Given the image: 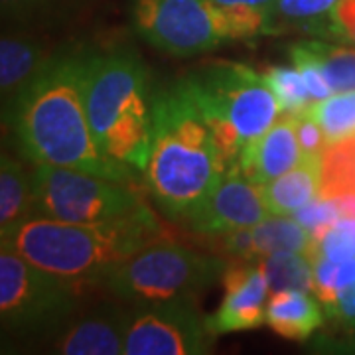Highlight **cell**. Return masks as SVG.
<instances>
[{"label":"cell","mask_w":355,"mask_h":355,"mask_svg":"<svg viewBox=\"0 0 355 355\" xmlns=\"http://www.w3.org/2000/svg\"><path fill=\"white\" fill-rule=\"evenodd\" d=\"M223 298L207 326L214 336L249 331L266 324L268 280L261 261L235 259L223 272Z\"/></svg>","instance_id":"7c38bea8"},{"label":"cell","mask_w":355,"mask_h":355,"mask_svg":"<svg viewBox=\"0 0 355 355\" xmlns=\"http://www.w3.org/2000/svg\"><path fill=\"white\" fill-rule=\"evenodd\" d=\"M326 322L322 302L308 291H282L270 294L266 304V326L294 342H306Z\"/></svg>","instance_id":"e0dca14e"},{"label":"cell","mask_w":355,"mask_h":355,"mask_svg":"<svg viewBox=\"0 0 355 355\" xmlns=\"http://www.w3.org/2000/svg\"><path fill=\"white\" fill-rule=\"evenodd\" d=\"M207 2L217 4V6H253L263 12L272 14L275 18H277V6H279V0H207Z\"/></svg>","instance_id":"4dcf8cb0"},{"label":"cell","mask_w":355,"mask_h":355,"mask_svg":"<svg viewBox=\"0 0 355 355\" xmlns=\"http://www.w3.org/2000/svg\"><path fill=\"white\" fill-rule=\"evenodd\" d=\"M330 38L355 46V0H338L330 10Z\"/></svg>","instance_id":"83f0119b"},{"label":"cell","mask_w":355,"mask_h":355,"mask_svg":"<svg viewBox=\"0 0 355 355\" xmlns=\"http://www.w3.org/2000/svg\"><path fill=\"white\" fill-rule=\"evenodd\" d=\"M53 55L46 44L24 34L4 32L0 40V99L2 123L8 121L24 91L42 73Z\"/></svg>","instance_id":"2e32d148"},{"label":"cell","mask_w":355,"mask_h":355,"mask_svg":"<svg viewBox=\"0 0 355 355\" xmlns=\"http://www.w3.org/2000/svg\"><path fill=\"white\" fill-rule=\"evenodd\" d=\"M130 308L105 306L83 318H73L51 338V352L64 355L125 354Z\"/></svg>","instance_id":"5bb4252c"},{"label":"cell","mask_w":355,"mask_h":355,"mask_svg":"<svg viewBox=\"0 0 355 355\" xmlns=\"http://www.w3.org/2000/svg\"><path fill=\"white\" fill-rule=\"evenodd\" d=\"M291 58L294 62V67L300 71V76L304 77V83L312 99L320 101V99H326L334 95L328 79L324 76V69L320 65V60L314 51L306 46V42H298V44H292L291 46Z\"/></svg>","instance_id":"484cf974"},{"label":"cell","mask_w":355,"mask_h":355,"mask_svg":"<svg viewBox=\"0 0 355 355\" xmlns=\"http://www.w3.org/2000/svg\"><path fill=\"white\" fill-rule=\"evenodd\" d=\"M0 237L2 247L60 279L101 284L105 272L119 261L164 239V229L146 205L132 216L101 223H69L32 216Z\"/></svg>","instance_id":"3957f363"},{"label":"cell","mask_w":355,"mask_h":355,"mask_svg":"<svg viewBox=\"0 0 355 355\" xmlns=\"http://www.w3.org/2000/svg\"><path fill=\"white\" fill-rule=\"evenodd\" d=\"M261 188L270 216H294L298 209L320 198L322 156H304L300 164Z\"/></svg>","instance_id":"ac0fdd59"},{"label":"cell","mask_w":355,"mask_h":355,"mask_svg":"<svg viewBox=\"0 0 355 355\" xmlns=\"http://www.w3.org/2000/svg\"><path fill=\"white\" fill-rule=\"evenodd\" d=\"M266 85L275 93L277 101L280 103L282 113L300 116L306 114L312 107V95L306 87L304 77L300 76L298 69L284 67V65H272L263 71Z\"/></svg>","instance_id":"603a6c76"},{"label":"cell","mask_w":355,"mask_h":355,"mask_svg":"<svg viewBox=\"0 0 355 355\" xmlns=\"http://www.w3.org/2000/svg\"><path fill=\"white\" fill-rule=\"evenodd\" d=\"M296 119L298 116L294 114L282 113L265 135L243 148L235 164L239 166L245 178L257 186H265L266 182L282 176L302 162L304 154L296 135Z\"/></svg>","instance_id":"9a60e30c"},{"label":"cell","mask_w":355,"mask_h":355,"mask_svg":"<svg viewBox=\"0 0 355 355\" xmlns=\"http://www.w3.org/2000/svg\"><path fill=\"white\" fill-rule=\"evenodd\" d=\"M306 46L318 55L334 93L355 89V48L326 42H306Z\"/></svg>","instance_id":"cb8c5ba5"},{"label":"cell","mask_w":355,"mask_h":355,"mask_svg":"<svg viewBox=\"0 0 355 355\" xmlns=\"http://www.w3.org/2000/svg\"><path fill=\"white\" fill-rule=\"evenodd\" d=\"M355 196V135L330 144L322 156L320 198Z\"/></svg>","instance_id":"ffe728a7"},{"label":"cell","mask_w":355,"mask_h":355,"mask_svg":"<svg viewBox=\"0 0 355 355\" xmlns=\"http://www.w3.org/2000/svg\"><path fill=\"white\" fill-rule=\"evenodd\" d=\"M87 53H53L4 127L12 128L22 153L34 164L62 166L135 186V168L103 153L89 125L83 99Z\"/></svg>","instance_id":"6da1fadb"},{"label":"cell","mask_w":355,"mask_h":355,"mask_svg":"<svg viewBox=\"0 0 355 355\" xmlns=\"http://www.w3.org/2000/svg\"><path fill=\"white\" fill-rule=\"evenodd\" d=\"M229 162L216 132L188 85H176L153 99V137L144 180L168 219L184 223L227 174Z\"/></svg>","instance_id":"7a4b0ae2"},{"label":"cell","mask_w":355,"mask_h":355,"mask_svg":"<svg viewBox=\"0 0 355 355\" xmlns=\"http://www.w3.org/2000/svg\"><path fill=\"white\" fill-rule=\"evenodd\" d=\"M296 135L304 156H324L330 142L326 139V132L318 125L316 119L310 114H300L296 119Z\"/></svg>","instance_id":"4316f807"},{"label":"cell","mask_w":355,"mask_h":355,"mask_svg":"<svg viewBox=\"0 0 355 355\" xmlns=\"http://www.w3.org/2000/svg\"><path fill=\"white\" fill-rule=\"evenodd\" d=\"M326 316L331 318L343 331L355 338V282L338 292L336 302L324 308Z\"/></svg>","instance_id":"f1b7e54d"},{"label":"cell","mask_w":355,"mask_h":355,"mask_svg":"<svg viewBox=\"0 0 355 355\" xmlns=\"http://www.w3.org/2000/svg\"><path fill=\"white\" fill-rule=\"evenodd\" d=\"M229 266L221 254L198 253L172 241H154L113 265L101 284L128 304L196 300Z\"/></svg>","instance_id":"8992f818"},{"label":"cell","mask_w":355,"mask_h":355,"mask_svg":"<svg viewBox=\"0 0 355 355\" xmlns=\"http://www.w3.org/2000/svg\"><path fill=\"white\" fill-rule=\"evenodd\" d=\"M292 217L312 235V239L316 243L322 241V237L340 219H343L340 205L330 198H316L314 202H310L302 209H298Z\"/></svg>","instance_id":"d4e9b609"},{"label":"cell","mask_w":355,"mask_h":355,"mask_svg":"<svg viewBox=\"0 0 355 355\" xmlns=\"http://www.w3.org/2000/svg\"><path fill=\"white\" fill-rule=\"evenodd\" d=\"M132 24L156 50L191 58L223 42L207 0H130Z\"/></svg>","instance_id":"30bf717a"},{"label":"cell","mask_w":355,"mask_h":355,"mask_svg":"<svg viewBox=\"0 0 355 355\" xmlns=\"http://www.w3.org/2000/svg\"><path fill=\"white\" fill-rule=\"evenodd\" d=\"M270 216L263 188L245 178L239 166H229L221 184L182 225L200 237H214L251 227Z\"/></svg>","instance_id":"8fae6325"},{"label":"cell","mask_w":355,"mask_h":355,"mask_svg":"<svg viewBox=\"0 0 355 355\" xmlns=\"http://www.w3.org/2000/svg\"><path fill=\"white\" fill-rule=\"evenodd\" d=\"M83 99L99 148L142 174L153 137V99L142 60L127 48L89 51Z\"/></svg>","instance_id":"277c9868"},{"label":"cell","mask_w":355,"mask_h":355,"mask_svg":"<svg viewBox=\"0 0 355 355\" xmlns=\"http://www.w3.org/2000/svg\"><path fill=\"white\" fill-rule=\"evenodd\" d=\"M214 334L196 300H164L130 306L125 354L203 355L211 352Z\"/></svg>","instance_id":"9c48e42d"},{"label":"cell","mask_w":355,"mask_h":355,"mask_svg":"<svg viewBox=\"0 0 355 355\" xmlns=\"http://www.w3.org/2000/svg\"><path fill=\"white\" fill-rule=\"evenodd\" d=\"M217 254L231 259L257 261L275 253H302L312 261L318 257V243L292 216H268L251 227L207 237Z\"/></svg>","instance_id":"4fadbf2b"},{"label":"cell","mask_w":355,"mask_h":355,"mask_svg":"<svg viewBox=\"0 0 355 355\" xmlns=\"http://www.w3.org/2000/svg\"><path fill=\"white\" fill-rule=\"evenodd\" d=\"M79 282L60 279L32 265L12 249L0 251L2 331L20 338L55 336L81 306Z\"/></svg>","instance_id":"52a82bcc"},{"label":"cell","mask_w":355,"mask_h":355,"mask_svg":"<svg viewBox=\"0 0 355 355\" xmlns=\"http://www.w3.org/2000/svg\"><path fill=\"white\" fill-rule=\"evenodd\" d=\"M265 268L270 294L282 291H312L314 263L302 253H275L259 259Z\"/></svg>","instance_id":"44dd1931"},{"label":"cell","mask_w":355,"mask_h":355,"mask_svg":"<svg viewBox=\"0 0 355 355\" xmlns=\"http://www.w3.org/2000/svg\"><path fill=\"white\" fill-rule=\"evenodd\" d=\"M209 121L216 139L233 166L243 148L277 123L282 109L263 73L235 62H216L182 77Z\"/></svg>","instance_id":"5b68a950"},{"label":"cell","mask_w":355,"mask_h":355,"mask_svg":"<svg viewBox=\"0 0 355 355\" xmlns=\"http://www.w3.org/2000/svg\"><path fill=\"white\" fill-rule=\"evenodd\" d=\"M2 14L10 18H24L28 14L36 12L42 6L50 4L51 0H0Z\"/></svg>","instance_id":"f546056e"},{"label":"cell","mask_w":355,"mask_h":355,"mask_svg":"<svg viewBox=\"0 0 355 355\" xmlns=\"http://www.w3.org/2000/svg\"><path fill=\"white\" fill-rule=\"evenodd\" d=\"M32 216V172L26 170L24 162L4 153L0 162V233L16 227Z\"/></svg>","instance_id":"d6986e66"},{"label":"cell","mask_w":355,"mask_h":355,"mask_svg":"<svg viewBox=\"0 0 355 355\" xmlns=\"http://www.w3.org/2000/svg\"><path fill=\"white\" fill-rule=\"evenodd\" d=\"M308 114L316 119L330 144L355 135V89L334 93L312 103Z\"/></svg>","instance_id":"7402d4cb"},{"label":"cell","mask_w":355,"mask_h":355,"mask_svg":"<svg viewBox=\"0 0 355 355\" xmlns=\"http://www.w3.org/2000/svg\"><path fill=\"white\" fill-rule=\"evenodd\" d=\"M34 216L69 223H101L132 216L146 207L130 184L51 164L32 170Z\"/></svg>","instance_id":"ba28073f"}]
</instances>
